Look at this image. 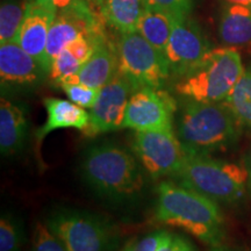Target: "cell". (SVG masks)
<instances>
[{"label":"cell","mask_w":251,"mask_h":251,"mask_svg":"<svg viewBox=\"0 0 251 251\" xmlns=\"http://www.w3.org/2000/svg\"><path fill=\"white\" fill-rule=\"evenodd\" d=\"M155 216L162 224L183 228L213 246L224 237V215L216 201L183 184H159Z\"/></svg>","instance_id":"6da1fadb"},{"label":"cell","mask_w":251,"mask_h":251,"mask_svg":"<svg viewBox=\"0 0 251 251\" xmlns=\"http://www.w3.org/2000/svg\"><path fill=\"white\" fill-rule=\"evenodd\" d=\"M143 166L134 153L114 143L90 147L80 164L81 177L99 196L125 200L144 186Z\"/></svg>","instance_id":"7a4b0ae2"},{"label":"cell","mask_w":251,"mask_h":251,"mask_svg":"<svg viewBox=\"0 0 251 251\" xmlns=\"http://www.w3.org/2000/svg\"><path fill=\"white\" fill-rule=\"evenodd\" d=\"M241 125L225 102L188 100L175 119V133L188 153L208 155L236 142Z\"/></svg>","instance_id":"3957f363"},{"label":"cell","mask_w":251,"mask_h":251,"mask_svg":"<svg viewBox=\"0 0 251 251\" xmlns=\"http://www.w3.org/2000/svg\"><path fill=\"white\" fill-rule=\"evenodd\" d=\"M244 74L240 52L231 47L211 49L176 84L178 94L200 102H222Z\"/></svg>","instance_id":"277c9868"},{"label":"cell","mask_w":251,"mask_h":251,"mask_svg":"<svg viewBox=\"0 0 251 251\" xmlns=\"http://www.w3.org/2000/svg\"><path fill=\"white\" fill-rule=\"evenodd\" d=\"M176 177L214 201L238 202L250 187L247 166L211 158L208 155L188 153L181 171Z\"/></svg>","instance_id":"5b68a950"},{"label":"cell","mask_w":251,"mask_h":251,"mask_svg":"<svg viewBox=\"0 0 251 251\" xmlns=\"http://www.w3.org/2000/svg\"><path fill=\"white\" fill-rule=\"evenodd\" d=\"M117 54L119 71L129 80L134 91L141 87L163 89L171 76L165 56L139 31L121 34Z\"/></svg>","instance_id":"8992f818"},{"label":"cell","mask_w":251,"mask_h":251,"mask_svg":"<svg viewBox=\"0 0 251 251\" xmlns=\"http://www.w3.org/2000/svg\"><path fill=\"white\" fill-rule=\"evenodd\" d=\"M46 224L68 251H107L111 244V226L97 215L59 209Z\"/></svg>","instance_id":"52a82bcc"},{"label":"cell","mask_w":251,"mask_h":251,"mask_svg":"<svg viewBox=\"0 0 251 251\" xmlns=\"http://www.w3.org/2000/svg\"><path fill=\"white\" fill-rule=\"evenodd\" d=\"M131 150L151 178L177 176L188 156L176 133L164 131H135Z\"/></svg>","instance_id":"ba28073f"},{"label":"cell","mask_w":251,"mask_h":251,"mask_svg":"<svg viewBox=\"0 0 251 251\" xmlns=\"http://www.w3.org/2000/svg\"><path fill=\"white\" fill-rule=\"evenodd\" d=\"M176 112L177 103L165 90L141 87L131 93L122 128L175 133Z\"/></svg>","instance_id":"9c48e42d"},{"label":"cell","mask_w":251,"mask_h":251,"mask_svg":"<svg viewBox=\"0 0 251 251\" xmlns=\"http://www.w3.org/2000/svg\"><path fill=\"white\" fill-rule=\"evenodd\" d=\"M134 92L129 80L120 71L100 90L99 97L90 109L89 126L83 134L87 137L121 129L127 103Z\"/></svg>","instance_id":"30bf717a"},{"label":"cell","mask_w":251,"mask_h":251,"mask_svg":"<svg viewBox=\"0 0 251 251\" xmlns=\"http://www.w3.org/2000/svg\"><path fill=\"white\" fill-rule=\"evenodd\" d=\"M209 50V43L193 20L188 17L177 19L165 50L171 76L180 79L201 62Z\"/></svg>","instance_id":"8fae6325"},{"label":"cell","mask_w":251,"mask_h":251,"mask_svg":"<svg viewBox=\"0 0 251 251\" xmlns=\"http://www.w3.org/2000/svg\"><path fill=\"white\" fill-rule=\"evenodd\" d=\"M57 14V11L49 6L41 4L35 0H28L26 13L15 39V42L25 51L33 56L42 65V68L45 64L49 29Z\"/></svg>","instance_id":"7c38bea8"},{"label":"cell","mask_w":251,"mask_h":251,"mask_svg":"<svg viewBox=\"0 0 251 251\" xmlns=\"http://www.w3.org/2000/svg\"><path fill=\"white\" fill-rule=\"evenodd\" d=\"M48 75L33 56L15 41L0 45V78L2 84L33 85Z\"/></svg>","instance_id":"4fadbf2b"},{"label":"cell","mask_w":251,"mask_h":251,"mask_svg":"<svg viewBox=\"0 0 251 251\" xmlns=\"http://www.w3.org/2000/svg\"><path fill=\"white\" fill-rule=\"evenodd\" d=\"M47 111V120L35 131L36 144L41 147L43 140L52 131L65 128H74L83 133L89 126L90 115L85 108L70 100L46 98L43 100Z\"/></svg>","instance_id":"5bb4252c"},{"label":"cell","mask_w":251,"mask_h":251,"mask_svg":"<svg viewBox=\"0 0 251 251\" xmlns=\"http://www.w3.org/2000/svg\"><path fill=\"white\" fill-rule=\"evenodd\" d=\"M118 71L117 47L112 46L107 40L97 46L93 55L89 61L81 65L79 71L63 83H78L96 89H101L108 81H111Z\"/></svg>","instance_id":"9a60e30c"},{"label":"cell","mask_w":251,"mask_h":251,"mask_svg":"<svg viewBox=\"0 0 251 251\" xmlns=\"http://www.w3.org/2000/svg\"><path fill=\"white\" fill-rule=\"evenodd\" d=\"M28 122L20 106L7 99L0 101V151L12 156L23 149L27 136Z\"/></svg>","instance_id":"2e32d148"},{"label":"cell","mask_w":251,"mask_h":251,"mask_svg":"<svg viewBox=\"0 0 251 251\" xmlns=\"http://www.w3.org/2000/svg\"><path fill=\"white\" fill-rule=\"evenodd\" d=\"M218 34L227 47L251 45V8L237 4H228L221 13Z\"/></svg>","instance_id":"e0dca14e"},{"label":"cell","mask_w":251,"mask_h":251,"mask_svg":"<svg viewBox=\"0 0 251 251\" xmlns=\"http://www.w3.org/2000/svg\"><path fill=\"white\" fill-rule=\"evenodd\" d=\"M99 8L106 24L120 34H128L137 31L147 5L144 0H102Z\"/></svg>","instance_id":"ac0fdd59"},{"label":"cell","mask_w":251,"mask_h":251,"mask_svg":"<svg viewBox=\"0 0 251 251\" xmlns=\"http://www.w3.org/2000/svg\"><path fill=\"white\" fill-rule=\"evenodd\" d=\"M177 19L168 12L147 7L140 20L137 31L165 56L172 27Z\"/></svg>","instance_id":"d6986e66"},{"label":"cell","mask_w":251,"mask_h":251,"mask_svg":"<svg viewBox=\"0 0 251 251\" xmlns=\"http://www.w3.org/2000/svg\"><path fill=\"white\" fill-rule=\"evenodd\" d=\"M224 102L233 112L241 126L251 128V71H244Z\"/></svg>","instance_id":"ffe728a7"},{"label":"cell","mask_w":251,"mask_h":251,"mask_svg":"<svg viewBox=\"0 0 251 251\" xmlns=\"http://www.w3.org/2000/svg\"><path fill=\"white\" fill-rule=\"evenodd\" d=\"M28 0H5L0 6V45L13 42L23 24Z\"/></svg>","instance_id":"44dd1931"},{"label":"cell","mask_w":251,"mask_h":251,"mask_svg":"<svg viewBox=\"0 0 251 251\" xmlns=\"http://www.w3.org/2000/svg\"><path fill=\"white\" fill-rule=\"evenodd\" d=\"M41 4L49 6L57 11V13H70L86 20H97L101 14H97L92 8L91 0H35Z\"/></svg>","instance_id":"7402d4cb"},{"label":"cell","mask_w":251,"mask_h":251,"mask_svg":"<svg viewBox=\"0 0 251 251\" xmlns=\"http://www.w3.org/2000/svg\"><path fill=\"white\" fill-rule=\"evenodd\" d=\"M81 65L83 64L68 49H65L52 61L48 74L49 78L59 85L63 81L75 76L79 71Z\"/></svg>","instance_id":"603a6c76"},{"label":"cell","mask_w":251,"mask_h":251,"mask_svg":"<svg viewBox=\"0 0 251 251\" xmlns=\"http://www.w3.org/2000/svg\"><path fill=\"white\" fill-rule=\"evenodd\" d=\"M58 86H61V89L64 91L70 101L85 109L93 107L101 90L78 83H62Z\"/></svg>","instance_id":"cb8c5ba5"},{"label":"cell","mask_w":251,"mask_h":251,"mask_svg":"<svg viewBox=\"0 0 251 251\" xmlns=\"http://www.w3.org/2000/svg\"><path fill=\"white\" fill-rule=\"evenodd\" d=\"M30 251H68L62 241L50 230L47 224H36L31 235Z\"/></svg>","instance_id":"d4e9b609"},{"label":"cell","mask_w":251,"mask_h":251,"mask_svg":"<svg viewBox=\"0 0 251 251\" xmlns=\"http://www.w3.org/2000/svg\"><path fill=\"white\" fill-rule=\"evenodd\" d=\"M23 230L13 219L2 216L0 220V251H20Z\"/></svg>","instance_id":"484cf974"},{"label":"cell","mask_w":251,"mask_h":251,"mask_svg":"<svg viewBox=\"0 0 251 251\" xmlns=\"http://www.w3.org/2000/svg\"><path fill=\"white\" fill-rule=\"evenodd\" d=\"M147 7L168 12L178 19L187 18L192 9V0H144Z\"/></svg>","instance_id":"4316f807"},{"label":"cell","mask_w":251,"mask_h":251,"mask_svg":"<svg viewBox=\"0 0 251 251\" xmlns=\"http://www.w3.org/2000/svg\"><path fill=\"white\" fill-rule=\"evenodd\" d=\"M169 235L170 233L165 230L153 231L140 240L133 241L131 243L127 244L126 249L127 251H157Z\"/></svg>","instance_id":"83f0119b"},{"label":"cell","mask_w":251,"mask_h":251,"mask_svg":"<svg viewBox=\"0 0 251 251\" xmlns=\"http://www.w3.org/2000/svg\"><path fill=\"white\" fill-rule=\"evenodd\" d=\"M67 49L81 64H84L93 55L94 50H96V46H94L92 40L89 36L80 35L75 41H72Z\"/></svg>","instance_id":"f1b7e54d"},{"label":"cell","mask_w":251,"mask_h":251,"mask_svg":"<svg viewBox=\"0 0 251 251\" xmlns=\"http://www.w3.org/2000/svg\"><path fill=\"white\" fill-rule=\"evenodd\" d=\"M157 251H197L196 248L187 238L179 235L170 234L165 238Z\"/></svg>","instance_id":"f546056e"},{"label":"cell","mask_w":251,"mask_h":251,"mask_svg":"<svg viewBox=\"0 0 251 251\" xmlns=\"http://www.w3.org/2000/svg\"><path fill=\"white\" fill-rule=\"evenodd\" d=\"M228 4H237V5H242V6H247V7L251 8V0H226Z\"/></svg>","instance_id":"4dcf8cb0"},{"label":"cell","mask_w":251,"mask_h":251,"mask_svg":"<svg viewBox=\"0 0 251 251\" xmlns=\"http://www.w3.org/2000/svg\"><path fill=\"white\" fill-rule=\"evenodd\" d=\"M248 171H249V176H250V187H251V150H250V155H249V161H248V165H247Z\"/></svg>","instance_id":"1f68e13d"},{"label":"cell","mask_w":251,"mask_h":251,"mask_svg":"<svg viewBox=\"0 0 251 251\" xmlns=\"http://www.w3.org/2000/svg\"><path fill=\"white\" fill-rule=\"evenodd\" d=\"M91 1H92L93 5H96L97 7H99L100 4H101V2H102V0H91Z\"/></svg>","instance_id":"d6a6232c"},{"label":"cell","mask_w":251,"mask_h":251,"mask_svg":"<svg viewBox=\"0 0 251 251\" xmlns=\"http://www.w3.org/2000/svg\"><path fill=\"white\" fill-rule=\"evenodd\" d=\"M122 251H127V249H126V248H125V249H124V250H122Z\"/></svg>","instance_id":"836d02e7"}]
</instances>
